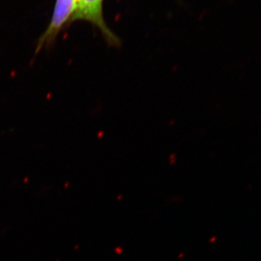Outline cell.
Masks as SVG:
<instances>
[{"label":"cell","mask_w":261,"mask_h":261,"mask_svg":"<svg viewBox=\"0 0 261 261\" xmlns=\"http://www.w3.org/2000/svg\"><path fill=\"white\" fill-rule=\"evenodd\" d=\"M76 8V0H56L54 12L47 28L38 39L35 55L44 48L50 47L56 42L65 24L70 23Z\"/></svg>","instance_id":"1"},{"label":"cell","mask_w":261,"mask_h":261,"mask_svg":"<svg viewBox=\"0 0 261 261\" xmlns=\"http://www.w3.org/2000/svg\"><path fill=\"white\" fill-rule=\"evenodd\" d=\"M102 4L103 0H76V8L70 23L78 20H87L99 28L111 45H118L119 39L105 21Z\"/></svg>","instance_id":"2"}]
</instances>
